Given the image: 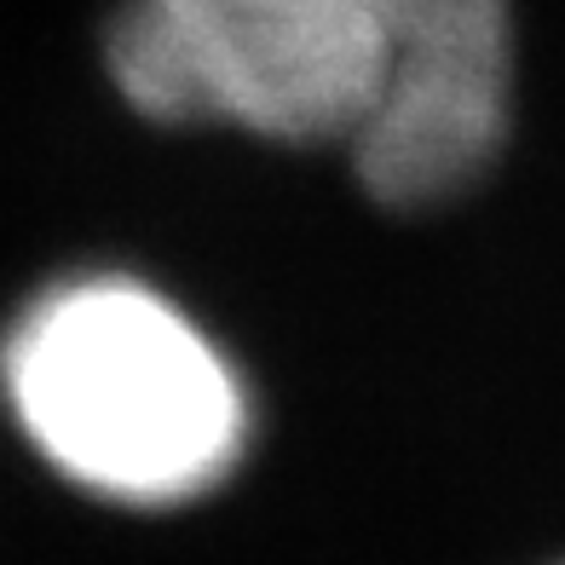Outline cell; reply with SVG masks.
<instances>
[{"instance_id": "cell-2", "label": "cell", "mask_w": 565, "mask_h": 565, "mask_svg": "<svg viewBox=\"0 0 565 565\" xmlns=\"http://www.w3.org/2000/svg\"><path fill=\"white\" fill-rule=\"evenodd\" d=\"M398 18L404 0H121L105 64L145 121L347 145L381 93Z\"/></svg>"}, {"instance_id": "cell-1", "label": "cell", "mask_w": 565, "mask_h": 565, "mask_svg": "<svg viewBox=\"0 0 565 565\" xmlns=\"http://www.w3.org/2000/svg\"><path fill=\"white\" fill-rule=\"evenodd\" d=\"M12 422L82 491L127 508L196 502L248 450V393L225 352L139 277L87 271L7 329Z\"/></svg>"}]
</instances>
